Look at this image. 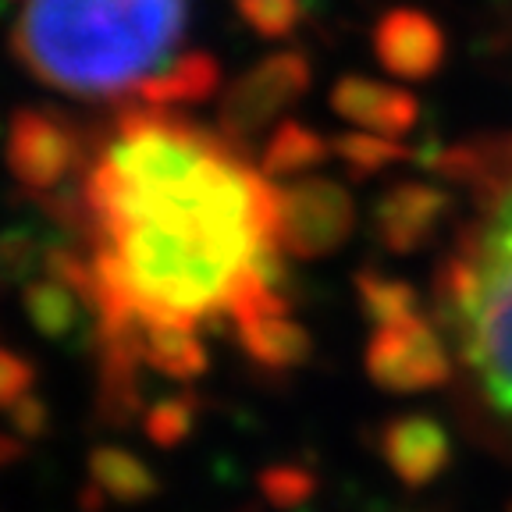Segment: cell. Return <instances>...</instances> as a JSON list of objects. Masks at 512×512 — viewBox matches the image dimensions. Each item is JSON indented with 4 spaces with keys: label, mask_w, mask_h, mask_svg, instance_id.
<instances>
[{
    "label": "cell",
    "mask_w": 512,
    "mask_h": 512,
    "mask_svg": "<svg viewBox=\"0 0 512 512\" xmlns=\"http://www.w3.org/2000/svg\"><path fill=\"white\" fill-rule=\"evenodd\" d=\"M96 331L210 328L285 296L278 189L224 132L178 111L125 107L82 175Z\"/></svg>",
    "instance_id": "cell-1"
},
{
    "label": "cell",
    "mask_w": 512,
    "mask_h": 512,
    "mask_svg": "<svg viewBox=\"0 0 512 512\" xmlns=\"http://www.w3.org/2000/svg\"><path fill=\"white\" fill-rule=\"evenodd\" d=\"M11 50L75 100L178 111L221 86V64L189 50V0H22Z\"/></svg>",
    "instance_id": "cell-2"
},
{
    "label": "cell",
    "mask_w": 512,
    "mask_h": 512,
    "mask_svg": "<svg viewBox=\"0 0 512 512\" xmlns=\"http://www.w3.org/2000/svg\"><path fill=\"white\" fill-rule=\"evenodd\" d=\"M434 171L473 200L434 278L438 328L456 345L480 413L512 441V132L448 146Z\"/></svg>",
    "instance_id": "cell-3"
},
{
    "label": "cell",
    "mask_w": 512,
    "mask_h": 512,
    "mask_svg": "<svg viewBox=\"0 0 512 512\" xmlns=\"http://www.w3.org/2000/svg\"><path fill=\"white\" fill-rule=\"evenodd\" d=\"M86 128L61 111L29 107L18 111L8 125L4 160L8 171L25 192L40 203H54L79 189L82 175L93 164Z\"/></svg>",
    "instance_id": "cell-4"
},
{
    "label": "cell",
    "mask_w": 512,
    "mask_h": 512,
    "mask_svg": "<svg viewBox=\"0 0 512 512\" xmlns=\"http://www.w3.org/2000/svg\"><path fill=\"white\" fill-rule=\"evenodd\" d=\"M363 367L381 392L392 395L431 392L456 374L445 331L438 328V320H427L424 313L374 324L363 349Z\"/></svg>",
    "instance_id": "cell-5"
},
{
    "label": "cell",
    "mask_w": 512,
    "mask_h": 512,
    "mask_svg": "<svg viewBox=\"0 0 512 512\" xmlns=\"http://www.w3.org/2000/svg\"><path fill=\"white\" fill-rule=\"evenodd\" d=\"M356 232V200L328 175L292 178L278 189V249L288 260H328Z\"/></svg>",
    "instance_id": "cell-6"
},
{
    "label": "cell",
    "mask_w": 512,
    "mask_h": 512,
    "mask_svg": "<svg viewBox=\"0 0 512 512\" xmlns=\"http://www.w3.org/2000/svg\"><path fill=\"white\" fill-rule=\"evenodd\" d=\"M313 72L303 54H271L253 64L242 79L228 86L221 100L217 132L232 139L239 150H249L256 139L271 136L281 125V114L306 93Z\"/></svg>",
    "instance_id": "cell-7"
},
{
    "label": "cell",
    "mask_w": 512,
    "mask_h": 512,
    "mask_svg": "<svg viewBox=\"0 0 512 512\" xmlns=\"http://www.w3.org/2000/svg\"><path fill=\"white\" fill-rule=\"evenodd\" d=\"M452 207H456V200L441 185L395 182L370 207V228H374V239L388 253L409 256L434 239V232L452 214Z\"/></svg>",
    "instance_id": "cell-8"
},
{
    "label": "cell",
    "mask_w": 512,
    "mask_h": 512,
    "mask_svg": "<svg viewBox=\"0 0 512 512\" xmlns=\"http://www.w3.org/2000/svg\"><path fill=\"white\" fill-rule=\"evenodd\" d=\"M374 448L381 463L399 477L406 488H427L456 459L452 434L441 420L427 413L388 416L374 434Z\"/></svg>",
    "instance_id": "cell-9"
},
{
    "label": "cell",
    "mask_w": 512,
    "mask_h": 512,
    "mask_svg": "<svg viewBox=\"0 0 512 512\" xmlns=\"http://www.w3.org/2000/svg\"><path fill=\"white\" fill-rule=\"evenodd\" d=\"M235 345L246 352V360L267 374H292L303 370L313 356V335L292 317L285 296L253 306L232 320Z\"/></svg>",
    "instance_id": "cell-10"
},
{
    "label": "cell",
    "mask_w": 512,
    "mask_h": 512,
    "mask_svg": "<svg viewBox=\"0 0 512 512\" xmlns=\"http://www.w3.org/2000/svg\"><path fill=\"white\" fill-rule=\"evenodd\" d=\"M445 32L434 18L413 8H395L377 22L374 29V54L377 61L406 82H424L445 61Z\"/></svg>",
    "instance_id": "cell-11"
},
{
    "label": "cell",
    "mask_w": 512,
    "mask_h": 512,
    "mask_svg": "<svg viewBox=\"0 0 512 512\" xmlns=\"http://www.w3.org/2000/svg\"><path fill=\"white\" fill-rule=\"evenodd\" d=\"M331 111L349 121V125H356L360 132L399 139L420 118V100L402 86L349 75V79H342L331 89Z\"/></svg>",
    "instance_id": "cell-12"
},
{
    "label": "cell",
    "mask_w": 512,
    "mask_h": 512,
    "mask_svg": "<svg viewBox=\"0 0 512 512\" xmlns=\"http://www.w3.org/2000/svg\"><path fill=\"white\" fill-rule=\"evenodd\" d=\"M86 480L89 498H104V502L114 505H143L160 488L153 466L121 445L93 448L86 463Z\"/></svg>",
    "instance_id": "cell-13"
},
{
    "label": "cell",
    "mask_w": 512,
    "mask_h": 512,
    "mask_svg": "<svg viewBox=\"0 0 512 512\" xmlns=\"http://www.w3.org/2000/svg\"><path fill=\"white\" fill-rule=\"evenodd\" d=\"M331 139H324L317 128L303 125V121H281L271 136L264 139V150H260V171L267 178H303L331 157Z\"/></svg>",
    "instance_id": "cell-14"
},
{
    "label": "cell",
    "mask_w": 512,
    "mask_h": 512,
    "mask_svg": "<svg viewBox=\"0 0 512 512\" xmlns=\"http://www.w3.org/2000/svg\"><path fill=\"white\" fill-rule=\"evenodd\" d=\"M356 296H360L363 313L370 324H388V320H402L420 313V296L409 281L388 278L381 271H360L356 274Z\"/></svg>",
    "instance_id": "cell-15"
},
{
    "label": "cell",
    "mask_w": 512,
    "mask_h": 512,
    "mask_svg": "<svg viewBox=\"0 0 512 512\" xmlns=\"http://www.w3.org/2000/svg\"><path fill=\"white\" fill-rule=\"evenodd\" d=\"M331 150L338 153L345 168L352 175H377V171H388L392 164L409 157V150L399 143V139H384L374 136V132H349V136L331 139Z\"/></svg>",
    "instance_id": "cell-16"
},
{
    "label": "cell",
    "mask_w": 512,
    "mask_h": 512,
    "mask_svg": "<svg viewBox=\"0 0 512 512\" xmlns=\"http://www.w3.org/2000/svg\"><path fill=\"white\" fill-rule=\"evenodd\" d=\"M196 416H200V406L192 395H171V399L150 402L143 413V434L157 448H175L192 434Z\"/></svg>",
    "instance_id": "cell-17"
},
{
    "label": "cell",
    "mask_w": 512,
    "mask_h": 512,
    "mask_svg": "<svg viewBox=\"0 0 512 512\" xmlns=\"http://www.w3.org/2000/svg\"><path fill=\"white\" fill-rule=\"evenodd\" d=\"M313 488H317L313 473L296 463L271 466V470H264V477H260V491H264V498L274 509H296V505H303L306 498L313 495Z\"/></svg>",
    "instance_id": "cell-18"
},
{
    "label": "cell",
    "mask_w": 512,
    "mask_h": 512,
    "mask_svg": "<svg viewBox=\"0 0 512 512\" xmlns=\"http://www.w3.org/2000/svg\"><path fill=\"white\" fill-rule=\"evenodd\" d=\"M260 36H288L303 18V0H235Z\"/></svg>",
    "instance_id": "cell-19"
},
{
    "label": "cell",
    "mask_w": 512,
    "mask_h": 512,
    "mask_svg": "<svg viewBox=\"0 0 512 512\" xmlns=\"http://www.w3.org/2000/svg\"><path fill=\"white\" fill-rule=\"evenodd\" d=\"M36 395V370L22 352L0 345V413L8 416L18 402Z\"/></svg>",
    "instance_id": "cell-20"
},
{
    "label": "cell",
    "mask_w": 512,
    "mask_h": 512,
    "mask_svg": "<svg viewBox=\"0 0 512 512\" xmlns=\"http://www.w3.org/2000/svg\"><path fill=\"white\" fill-rule=\"evenodd\" d=\"M22 456V441L11 438V434H0V466L11 463V459Z\"/></svg>",
    "instance_id": "cell-21"
}]
</instances>
